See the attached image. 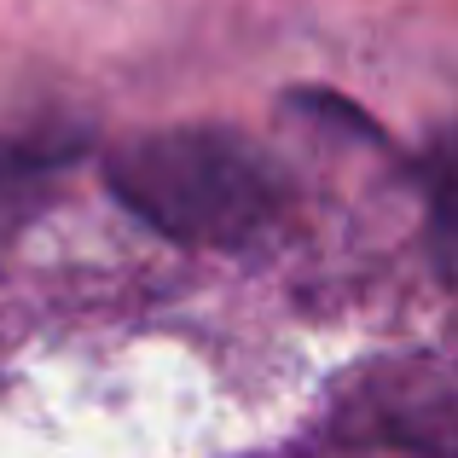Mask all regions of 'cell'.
I'll return each mask as SVG.
<instances>
[{"mask_svg":"<svg viewBox=\"0 0 458 458\" xmlns=\"http://www.w3.org/2000/svg\"><path fill=\"white\" fill-rule=\"evenodd\" d=\"M105 186L174 244H244L273 221L279 180L226 128H151L105 157Z\"/></svg>","mask_w":458,"mask_h":458,"instance_id":"1","label":"cell"}]
</instances>
